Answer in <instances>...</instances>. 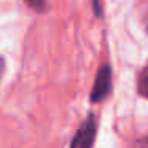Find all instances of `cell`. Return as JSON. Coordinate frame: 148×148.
<instances>
[{
  "label": "cell",
  "instance_id": "cell-6",
  "mask_svg": "<svg viewBox=\"0 0 148 148\" xmlns=\"http://www.w3.org/2000/svg\"><path fill=\"white\" fill-rule=\"evenodd\" d=\"M94 8H96V14H100V8H99V0H94Z\"/></svg>",
  "mask_w": 148,
  "mask_h": 148
},
{
  "label": "cell",
  "instance_id": "cell-4",
  "mask_svg": "<svg viewBox=\"0 0 148 148\" xmlns=\"http://www.w3.org/2000/svg\"><path fill=\"white\" fill-rule=\"evenodd\" d=\"M26 2L34 8V10L40 11V13H43V11L48 8V0H26Z\"/></svg>",
  "mask_w": 148,
  "mask_h": 148
},
{
  "label": "cell",
  "instance_id": "cell-5",
  "mask_svg": "<svg viewBox=\"0 0 148 148\" xmlns=\"http://www.w3.org/2000/svg\"><path fill=\"white\" fill-rule=\"evenodd\" d=\"M135 148H148V137H142L137 140Z\"/></svg>",
  "mask_w": 148,
  "mask_h": 148
},
{
  "label": "cell",
  "instance_id": "cell-3",
  "mask_svg": "<svg viewBox=\"0 0 148 148\" xmlns=\"http://www.w3.org/2000/svg\"><path fill=\"white\" fill-rule=\"evenodd\" d=\"M137 89H138V94H140V96H143L145 99H148V64L145 65V69L140 72V75H138Z\"/></svg>",
  "mask_w": 148,
  "mask_h": 148
},
{
  "label": "cell",
  "instance_id": "cell-2",
  "mask_svg": "<svg viewBox=\"0 0 148 148\" xmlns=\"http://www.w3.org/2000/svg\"><path fill=\"white\" fill-rule=\"evenodd\" d=\"M110 89H112V69L108 64H103L96 75V81H94L92 92H91V100L92 102L103 100L110 94Z\"/></svg>",
  "mask_w": 148,
  "mask_h": 148
},
{
  "label": "cell",
  "instance_id": "cell-1",
  "mask_svg": "<svg viewBox=\"0 0 148 148\" xmlns=\"http://www.w3.org/2000/svg\"><path fill=\"white\" fill-rule=\"evenodd\" d=\"M96 127L97 126H96L94 113H89V116L84 119L83 124L80 126V129L77 131L70 148H92L94 138H96Z\"/></svg>",
  "mask_w": 148,
  "mask_h": 148
}]
</instances>
